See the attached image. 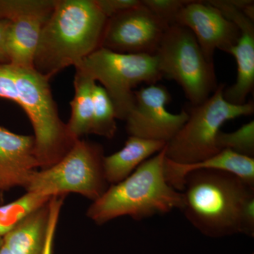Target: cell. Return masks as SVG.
<instances>
[{"label":"cell","mask_w":254,"mask_h":254,"mask_svg":"<svg viewBox=\"0 0 254 254\" xmlns=\"http://www.w3.org/2000/svg\"><path fill=\"white\" fill-rule=\"evenodd\" d=\"M108 18L95 0H56L42 28L33 68L51 79L101 48Z\"/></svg>","instance_id":"1"},{"label":"cell","mask_w":254,"mask_h":254,"mask_svg":"<svg viewBox=\"0 0 254 254\" xmlns=\"http://www.w3.org/2000/svg\"><path fill=\"white\" fill-rule=\"evenodd\" d=\"M50 80L33 67L0 64V98L14 101L26 112L34 130L35 153L42 169L58 163L78 140L60 118Z\"/></svg>","instance_id":"2"},{"label":"cell","mask_w":254,"mask_h":254,"mask_svg":"<svg viewBox=\"0 0 254 254\" xmlns=\"http://www.w3.org/2000/svg\"><path fill=\"white\" fill-rule=\"evenodd\" d=\"M165 148L123 181L110 185L93 202L87 216L97 225H103L120 217L129 216L140 221L182 210L183 194L170 186L164 175Z\"/></svg>","instance_id":"3"},{"label":"cell","mask_w":254,"mask_h":254,"mask_svg":"<svg viewBox=\"0 0 254 254\" xmlns=\"http://www.w3.org/2000/svg\"><path fill=\"white\" fill-rule=\"evenodd\" d=\"M254 187L226 172L197 170L185 177L182 194L187 220L211 238L240 234L241 214Z\"/></svg>","instance_id":"4"},{"label":"cell","mask_w":254,"mask_h":254,"mask_svg":"<svg viewBox=\"0 0 254 254\" xmlns=\"http://www.w3.org/2000/svg\"><path fill=\"white\" fill-rule=\"evenodd\" d=\"M225 84L220 83L213 94L196 106L191 107L188 120L165 145V156L179 164H193L220 151L218 136L227 121L253 115L254 105L250 101L234 105L224 98Z\"/></svg>","instance_id":"5"},{"label":"cell","mask_w":254,"mask_h":254,"mask_svg":"<svg viewBox=\"0 0 254 254\" xmlns=\"http://www.w3.org/2000/svg\"><path fill=\"white\" fill-rule=\"evenodd\" d=\"M104 157L101 145L76 140L58 163L33 172L24 188L48 198L76 193L95 201L109 187L103 170Z\"/></svg>","instance_id":"6"},{"label":"cell","mask_w":254,"mask_h":254,"mask_svg":"<svg viewBox=\"0 0 254 254\" xmlns=\"http://www.w3.org/2000/svg\"><path fill=\"white\" fill-rule=\"evenodd\" d=\"M99 81L113 102L117 119L125 121L135 104V87L156 84L163 76L155 55L122 54L100 48L74 66Z\"/></svg>","instance_id":"7"},{"label":"cell","mask_w":254,"mask_h":254,"mask_svg":"<svg viewBox=\"0 0 254 254\" xmlns=\"http://www.w3.org/2000/svg\"><path fill=\"white\" fill-rule=\"evenodd\" d=\"M155 55L163 76L177 82L191 107L201 104L218 88L214 64L188 28L170 25Z\"/></svg>","instance_id":"8"},{"label":"cell","mask_w":254,"mask_h":254,"mask_svg":"<svg viewBox=\"0 0 254 254\" xmlns=\"http://www.w3.org/2000/svg\"><path fill=\"white\" fill-rule=\"evenodd\" d=\"M169 26L141 3L108 18L101 48L122 54L155 55Z\"/></svg>","instance_id":"9"},{"label":"cell","mask_w":254,"mask_h":254,"mask_svg":"<svg viewBox=\"0 0 254 254\" xmlns=\"http://www.w3.org/2000/svg\"><path fill=\"white\" fill-rule=\"evenodd\" d=\"M135 104L125 122L129 136L168 143L189 118V112L170 113L167 105L170 92L162 85L152 84L134 91Z\"/></svg>","instance_id":"10"},{"label":"cell","mask_w":254,"mask_h":254,"mask_svg":"<svg viewBox=\"0 0 254 254\" xmlns=\"http://www.w3.org/2000/svg\"><path fill=\"white\" fill-rule=\"evenodd\" d=\"M56 0H16L10 8L6 50L9 63L33 67L42 28L54 9Z\"/></svg>","instance_id":"11"},{"label":"cell","mask_w":254,"mask_h":254,"mask_svg":"<svg viewBox=\"0 0 254 254\" xmlns=\"http://www.w3.org/2000/svg\"><path fill=\"white\" fill-rule=\"evenodd\" d=\"M175 23L192 32L205 58L212 63L215 50L227 53L240 36L236 25L206 1L190 0L177 14Z\"/></svg>","instance_id":"12"},{"label":"cell","mask_w":254,"mask_h":254,"mask_svg":"<svg viewBox=\"0 0 254 254\" xmlns=\"http://www.w3.org/2000/svg\"><path fill=\"white\" fill-rule=\"evenodd\" d=\"M208 4L220 10L222 14L235 23L240 31V36L235 46L227 53L236 60L237 79L230 87H225L224 98L234 105H243L254 88V25L237 6L235 0H210Z\"/></svg>","instance_id":"13"},{"label":"cell","mask_w":254,"mask_h":254,"mask_svg":"<svg viewBox=\"0 0 254 254\" xmlns=\"http://www.w3.org/2000/svg\"><path fill=\"white\" fill-rule=\"evenodd\" d=\"M38 168L34 137L16 134L0 126V190L25 187Z\"/></svg>","instance_id":"14"},{"label":"cell","mask_w":254,"mask_h":254,"mask_svg":"<svg viewBox=\"0 0 254 254\" xmlns=\"http://www.w3.org/2000/svg\"><path fill=\"white\" fill-rule=\"evenodd\" d=\"M163 170L167 182L180 192L183 190L187 175L197 170L226 172L254 187V158L238 154L228 149L220 150L213 156L193 164L174 163L165 158Z\"/></svg>","instance_id":"15"},{"label":"cell","mask_w":254,"mask_h":254,"mask_svg":"<svg viewBox=\"0 0 254 254\" xmlns=\"http://www.w3.org/2000/svg\"><path fill=\"white\" fill-rule=\"evenodd\" d=\"M166 144L129 136L122 149L103 158L106 181L110 185L123 181L143 162L161 151Z\"/></svg>","instance_id":"16"},{"label":"cell","mask_w":254,"mask_h":254,"mask_svg":"<svg viewBox=\"0 0 254 254\" xmlns=\"http://www.w3.org/2000/svg\"><path fill=\"white\" fill-rule=\"evenodd\" d=\"M48 203L28 214L4 235L3 245L14 254H41L48 228Z\"/></svg>","instance_id":"17"},{"label":"cell","mask_w":254,"mask_h":254,"mask_svg":"<svg viewBox=\"0 0 254 254\" xmlns=\"http://www.w3.org/2000/svg\"><path fill=\"white\" fill-rule=\"evenodd\" d=\"M96 82L86 73L76 69L73 86L74 96L70 105L71 118L66 124L70 134L80 139L91 133L93 119V89Z\"/></svg>","instance_id":"18"},{"label":"cell","mask_w":254,"mask_h":254,"mask_svg":"<svg viewBox=\"0 0 254 254\" xmlns=\"http://www.w3.org/2000/svg\"><path fill=\"white\" fill-rule=\"evenodd\" d=\"M117 116L113 102L103 86L95 83L93 89L91 134L113 138L116 133Z\"/></svg>","instance_id":"19"},{"label":"cell","mask_w":254,"mask_h":254,"mask_svg":"<svg viewBox=\"0 0 254 254\" xmlns=\"http://www.w3.org/2000/svg\"><path fill=\"white\" fill-rule=\"evenodd\" d=\"M50 198L44 195L26 192L18 199L0 206V237H3L13 227L37 209L46 204Z\"/></svg>","instance_id":"20"},{"label":"cell","mask_w":254,"mask_h":254,"mask_svg":"<svg viewBox=\"0 0 254 254\" xmlns=\"http://www.w3.org/2000/svg\"><path fill=\"white\" fill-rule=\"evenodd\" d=\"M218 145L220 150L228 149L254 158V121L242 125L236 131H220L218 136Z\"/></svg>","instance_id":"21"},{"label":"cell","mask_w":254,"mask_h":254,"mask_svg":"<svg viewBox=\"0 0 254 254\" xmlns=\"http://www.w3.org/2000/svg\"><path fill=\"white\" fill-rule=\"evenodd\" d=\"M148 8L168 26L175 24V19L180 10L190 0H141Z\"/></svg>","instance_id":"22"},{"label":"cell","mask_w":254,"mask_h":254,"mask_svg":"<svg viewBox=\"0 0 254 254\" xmlns=\"http://www.w3.org/2000/svg\"><path fill=\"white\" fill-rule=\"evenodd\" d=\"M64 195H55L49 200V215H48V228H47L46 241L41 254H53V243L55 232L58 226V220Z\"/></svg>","instance_id":"23"},{"label":"cell","mask_w":254,"mask_h":254,"mask_svg":"<svg viewBox=\"0 0 254 254\" xmlns=\"http://www.w3.org/2000/svg\"><path fill=\"white\" fill-rule=\"evenodd\" d=\"M95 2L108 19L138 6L141 0H95Z\"/></svg>","instance_id":"24"},{"label":"cell","mask_w":254,"mask_h":254,"mask_svg":"<svg viewBox=\"0 0 254 254\" xmlns=\"http://www.w3.org/2000/svg\"><path fill=\"white\" fill-rule=\"evenodd\" d=\"M240 234L254 237V191L247 197L242 208Z\"/></svg>","instance_id":"25"},{"label":"cell","mask_w":254,"mask_h":254,"mask_svg":"<svg viewBox=\"0 0 254 254\" xmlns=\"http://www.w3.org/2000/svg\"><path fill=\"white\" fill-rule=\"evenodd\" d=\"M9 24V21L0 20V64L9 63L6 42Z\"/></svg>","instance_id":"26"},{"label":"cell","mask_w":254,"mask_h":254,"mask_svg":"<svg viewBox=\"0 0 254 254\" xmlns=\"http://www.w3.org/2000/svg\"><path fill=\"white\" fill-rule=\"evenodd\" d=\"M0 254H14L4 245L1 243V247H0Z\"/></svg>","instance_id":"27"},{"label":"cell","mask_w":254,"mask_h":254,"mask_svg":"<svg viewBox=\"0 0 254 254\" xmlns=\"http://www.w3.org/2000/svg\"><path fill=\"white\" fill-rule=\"evenodd\" d=\"M3 203V191L0 190V206L2 205Z\"/></svg>","instance_id":"28"},{"label":"cell","mask_w":254,"mask_h":254,"mask_svg":"<svg viewBox=\"0 0 254 254\" xmlns=\"http://www.w3.org/2000/svg\"><path fill=\"white\" fill-rule=\"evenodd\" d=\"M1 243H2V237H0V247H1Z\"/></svg>","instance_id":"29"}]
</instances>
